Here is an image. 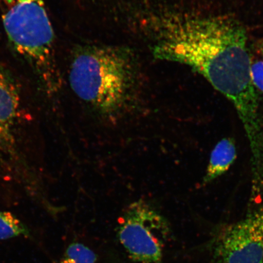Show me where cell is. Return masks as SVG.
I'll return each instance as SVG.
<instances>
[{
	"label": "cell",
	"mask_w": 263,
	"mask_h": 263,
	"mask_svg": "<svg viewBox=\"0 0 263 263\" xmlns=\"http://www.w3.org/2000/svg\"><path fill=\"white\" fill-rule=\"evenodd\" d=\"M248 35L241 24L223 15H185L154 48L157 58L189 66L231 102L253 153L263 151L259 98L251 77Z\"/></svg>",
	"instance_id": "obj_1"
},
{
	"label": "cell",
	"mask_w": 263,
	"mask_h": 263,
	"mask_svg": "<svg viewBox=\"0 0 263 263\" xmlns=\"http://www.w3.org/2000/svg\"><path fill=\"white\" fill-rule=\"evenodd\" d=\"M69 81L74 93L103 116L114 117L129 101L134 65L122 49L89 46L71 62Z\"/></svg>",
	"instance_id": "obj_2"
},
{
	"label": "cell",
	"mask_w": 263,
	"mask_h": 263,
	"mask_svg": "<svg viewBox=\"0 0 263 263\" xmlns=\"http://www.w3.org/2000/svg\"><path fill=\"white\" fill-rule=\"evenodd\" d=\"M10 44L45 93L60 89L54 33L44 0H0Z\"/></svg>",
	"instance_id": "obj_3"
},
{
	"label": "cell",
	"mask_w": 263,
	"mask_h": 263,
	"mask_svg": "<svg viewBox=\"0 0 263 263\" xmlns=\"http://www.w3.org/2000/svg\"><path fill=\"white\" fill-rule=\"evenodd\" d=\"M171 233L167 219L143 200L131 203L118 221V239L136 263H163Z\"/></svg>",
	"instance_id": "obj_4"
},
{
	"label": "cell",
	"mask_w": 263,
	"mask_h": 263,
	"mask_svg": "<svg viewBox=\"0 0 263 263\" xmlns=\"http://www.w3.org/2000/svg\"><path fill=\"white\" fill-rule=\"evenodd\" d=\"M215 248L221 263H263V205L226 227Z\"/></svg>",
	"instance_id": "obj_5"
},
{
	"label": "cell",
	"mask_w": 263,
	"mask_h": 263,
	"mask_svg": "<svg viewBox=\"0 0 263 263\" xmlns=\"http://www.w3.org/2000/svg\"><path fill=\"white\" fill-rule=\"evenodd\" d=\"M20 82L0 61V150L8 151L14 143L12 129L21 106Z\"/></svg>",
	"instance_id": "obj_6"
},
{
	"label": "cell",
	"mask_w": 263,
	"mask_h": 263,
	"mask_svg": "<svg viewBox=\"0 0 263 263\" xmlns=\"http://www.w3.org/2000/svg\"><path fill=\"white\" fill-rule=\"evenodd\" d=\"M236 147L232 138H223L216 144L210 154L202 184L206 185L223 175L232 166L236 159Z\"/></svg>",
	"instance_id": "obj_7"
},
{
	"label": "cell",
	"mask_w": 263,
	"mask_h": 263,
	"mask_svg": "<svg viewBox=\"0 0 263 263\" xmlns=\"http://www.w3.org/2000/svg\"><path fill=\"white\" fill-rule=\"evenodd\" d=\"M19 236L30 237L29 229L11 212L0 210V240Z\"/></svg>",
	"instance_id": "obj_8"
},
{
	"label": "cell",
	"mask_w": 263,
	"mask_h": 263,
	"mask_svg": "<svg viewBox=\"0 0 263 263\" xmlns=\"http://www.w3.org/2000/svg\"><path fill=\"white\" fill-rule=\"evenodd\" d=\"M97 255L88 246L73 242L66 250L60 263H97Z\"/></svg>",
	"instance_id": "obj_9"
},
{
	"label": "cell",
	"mask_w": 263,
	"mask_h": 263,
	"mask_svg": "<svg viewBox=\"0 0 263 263\" xmlns=\"http://www.w3.org/2000/svg\"><path fill=\"white\" fill-rule=\"evenodd\" d=\"M251 77L256 88L263 93V62L253 61L251 63Z\"/></svg>",
	"instance_id": "obj_10"
},
{
	"label": "cell",
	"mask_w": 263,
	"mask_h": 263,
	"mask_svg": "<svg viewBox=\"0 0 263 263\" xmlns=\"http://www.w3.org/2000/svg\"><path fill=\"white\" fill-rule=\"evenodd\" d=\"M259 54H260L262 59L261 61L263 62V44L261 45L260 48H259Z\"/></svg>",
	"instance_id": "obj_11"
}]
</instances>
